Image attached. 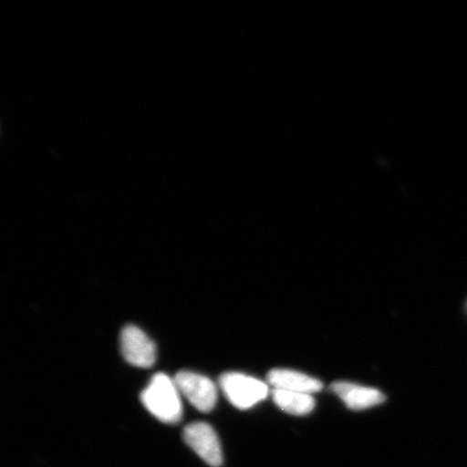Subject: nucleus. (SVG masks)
Masks as SVG:
<instances>
[{
	"label": "nucleus",
	"instance_id": "nucleus-1",
	"mask_svg": "<svg viewBox=\"0 0 467 467\" xmlns=\"http://www.w3.org/2000/svg\"><path fill=\"white\" fill-rule=\"evenodd\" d=\"M142 404L160 421L177 424L182 419L181 393L174 379L157 373L141 394Z\"/></svg>",
	"mask_w": 467,
	"mask_h": 467
},
{
	"label": "nucleus",
	"instance_id": "nucleus-2",
	"mask_svg": "<svg viewBox=\"0 0 467 467\" xmlns=\"http://www.w3.org/2000/svg\"><path fill=\"white\" fill-rule=\"evenodd\" d=\"M220 388L234 407L247 410L266 400L270 387L254 377L243 373H224L220 378Z\"/></svg>",
	"mask_w": 467,
	"mask_h": 467
},
{
	"label": "nucleus",
	"instance_id": "nucleus-3",
	"mask_svg": "<svg viewBox=\"0 0 467 467\" xmlns=\"http://www.w3.org/2000/svg\"><path fill=\"white\" fill-rule=\"evenodd\" d=\"M175 384L197 410L212 411L218 400V389L207 377L192 371H180L174 378Z\"/></svg>",
	"mask_w": 467,
	"mask_h": 467
},
{
	"label": "nucleus",
	"instance_id": "nucleus-4",
	"mask_svg": "<svg viewBox=\"0 0 467 467\" xmlns=\"http://www.w3.org/2000/svg\"><path fill=\"white\" fill-rule=\"evenodd\" d=\"M183 438L198 457L213 467L223 462L219 438L212 425L204 422L192 423L184 429Z\"/></svg>",
	"mask_w": 467,
	"mask_h": 467
},
{
	"label": "nucleus",
	"instance_id": "nucleus-5",
	"mask_svg": "<svg viewBox=\"0 0 467 467\" xmlns=\"http://www.w3.org/2000/svg\"><path fill=\"white\" fill-rule=\"evenodd\" d=\"M121 353L132 366L150 368L155 364L156 346L144 331L136 326H127L120 336Z\"/></svg>",
	"mask_w": 467,
	"mask_h": 467
},
{
	"label": "nucleus",
	"instance_id": "nucleus-6",
	"mask_svg": "<svg viewBox=\"0 0 467 467\" xmlns=\"http://www.w3.org/2000/svg\"><path fill=\"white\" fill-rule=\"evenodd\" d=\"M331 390L352 410H365L385 400L379 390L354 383L336 382L331 385Z\"/></svg>",
	"mask_w": 467,
	"mask_h": 467
},
{
	"label": "nucleus",
	"instance_id": "nucleus-7",
	"mask_svg": "<svg viewBox=\"0 0 467 467\" xmlns=\"http://www.w3.org/2000/svg\"><path fill=\"white\" fill-rule=\"evenodd\" d=\"M268 384L273 389L290 390L306 394H315L323 389L319 379L305 375V373L289 369H274L268 373Z\"/></svg>",
	"mask_w": 467,
	"mask_h": 467
},
{
	"label": "nucleus",
	"instance_id": "nucleus-8",
	"mask_svg": "<svg viewBox=\"0 0 467 467\" xmlns=\"http://www.w3.org/2000/svg\"><path fill=\"white\" fill-rule=\"evenodd\" d=\"M272 395L279 409L294 416H306L314 410L315 400L311 394L273 389Z\"/></svg>",
	"mask_w": 467,
	"mask_h": 467
}]
</instances>
